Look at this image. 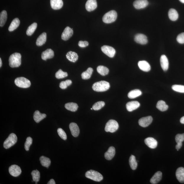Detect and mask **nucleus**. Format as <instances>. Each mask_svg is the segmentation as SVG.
<instances>
[{"instance_id": "obj_13", "label": "nucleus", "mask_w": 184, "mask_h": 184, "mask_svg": "<svg viewBox=\"0 0 184 184\" xmlns=\"http://www.w3.org/2000/svg\"><path fill=\"white\" fill-rule=\"evenodd\" d=\"M149 4L147 0H136L133 3L134 7L137 9L146 8Z\"/></svg>"}, {"instance_id": "obj_35", "label": "nucleus", "mask_w": 184, "mask_h": 184, "mask_svg": "<svg viewBox=\"0 0 184 184\" xmlns=\"http://www.w3.org/2000/svg\"><path fill=\"white\" fill-rule=\"evenodd\" d=\"M93 72V69L92 68H89L88 69L82 73L81 74L82 78L84 79H89L92 76V73Z\"/></svg>"}, {"instance_id": "obj_26", "label": "nucleus", "mask_w": 184, "mask_h": 184, "mask_svg": "<svg viewBox=\"0 0 184 184\" xmlns=\"http://www.w3.org/2000/svg\"><path fill=\"white\" fill-rule=\"evenodd\" d=\"M66 58L70 61L75 63L78 59V55L77 53L72 51L69 52L66 54Z\"/></svg>"}, {"instance_id": "obj_14", "label": "nucleus", "mask_w": 184, "mask_h": 184, "mask_svg": "<svg viewBox=\"0 0 184 184\" xmlns=\"http://www.w3.org/2000/svg\"><path fill=\"white\" fill-rule=\"evenodd\" d=\"M97 4L96 0H88L86 2L85 7L86 10L90 12L96 9Z\"/></svg>"}, {"instance_id": "obj_51", "label": "nucleus", "mask_w": 184, "mask_h": 184, "mask_svg": "<svg viewBox=\"0 0 184 184\" xmlns=\"http://www.w3.org/2000/svg\"><path fill=\"white\" fill-rule=\"evenodd\" d=\"M181 123L184 124V116L180 120Z\"/></svg>"}, {"instance_id": "obj_41", "label": "nucleus", "mask_w": 184, "mask_h": 184, "mask_svg": "<svg viewBox=\"0 0 184 184\" xmlns=\"http://www.w3.org/2000/svg\"><path fill=\"white\" fill-rule=\"evenodd\" d=\"M67 72H63L61 69L59 70L55 74V77L57 79L65 78L68 76Z\"/></svg>"}, {"instance_id": "obj_44", "label": "nucleus", "mask_w": 184, "mask_h": 184, "mask_svg": "<svg viewBox=\"0 0 184 184\" xmlns=\"http://www.w3.org/2000/svg\"><path fill=\"white\" fill-rule=\"evenodd\" d=\"M32 137H28L26 139L24 147H25V149L26 151L29 150L30 146L32 144Z\"/></svg>"}, {"instance_id": "obj_20", "label": "nucleus", "mask_w": 184, "mask_h": 184, "mask_svg": "<svg viewBox=\"0 0 184 184\" xmlns=\"http://www.w3.org/2000/svg\"><path fill=\"white\" fill-rule=\"evenodd\" d=\"M160 63L162 68L164 71L167 70L169 67V62L167 56L162 55L160 58Z\"/></svg>"}, {"instance_id": "obj_42", "label": "nucleus", "mask_w": 184, "mask_h": 184, "mask_svg": "<svg viewBox=\"0 0 184 184\" xmlns=\"http://www.w3.org/2000/svg\"><path fill=\"white\" fill-rule=\"evenodd\" d=\"M72 83V82L71 80H66L65 81H62L59 84V87L62 89H66L68 86H70Z\"/></svg>"}, {"instance_id": "obj_19", "label": "nucleus", "mask_w": 184, "mask_h": 184, "mask_svg": "<svg viewBox=\"0 0 184 184\" xmlns=\"http://www.w3.org/2000/svg\"><path fill=\"white\" fill-rule=\"evenodd\" d=\"M50 4L51 7L54 10L60 9L63 6L62 0H50Z\"/></svg>"}, {"instance_id": "obj_34", "label": "nucleus", "mask_w": 184, "mask_h": 184, "mask_svg": "<svg viewBox=\"0 0 184 184\" xmlns=\"http://www.w3.org/2000/svg\"><path fill=\"white\" fill-rule=\"evenodd\" d=\"M65 108L66 109L71 111L74 112L76 111L78 109V106L76 103L71 102L66 103L65 105Z\"/></svg>"}, {"instance_id": "obj_47", "label": "nucleus", "mask_w": 184, "mask_h": 184, "mask_svg": "<svg viewBox=\"0 0 184 184\" xmlns=\"http://www.w3.org/2000/svg\"><path fill=\"white\" fill-rule=\"evenodd\" d=\"M177 41L180 44L184 43V32L179 34L177 38Z\"/></svg>"}, {"instance_id": "obj_21", "label": "nucleus", "mask_w": 184, "mask_h": 184, "mask_svg": "<svg viewBox=\"0 0 184 184\" xmlns=\"http://www.w3.org/2000/svg\"><path fill=\"white\" fill-rule=\"evenodd\" d=\"M138 65L139 69L144 71L147 72L150 70V65L147 61H139Z\"/></svg>"}, {"instance_id": "obj_32", "label": "nucleus", "mask_w": 184, "mask_h": 184, "mask_svg": "<svg viewBox=\"0 0 184 184\" xmlns=\"http://www.w3.org/2000/svg\"><path fill=\"white\" fill-rule=\"evenodd\" d=\"M142 94L140 90L134 89L130 91L128 94V97L130 99H134L138 97Z\"/></svg>"}, {"instance_id": "obj_1", "label": "nucleus", "mask_w": 184, "mask_h": 184, "mask_svg": "<svg viewBox=\"0 0 184 184\" xmlns=\"http://www.w3.org/2000/svg\"><path fill=\"white\" fill-rule=\"evenodd\" d=\"M21 64V55L15 53L10 55L9 58V65L12 68L18 67Z\"/></svg>"}, {"instance_id": "obj_6", "label": "nucleus", "mask_w": 184, "mask_h": 184, "mask_svg": "<svg viewBox=\"0 0 184 184\" xmlns=\"http://www.w3.org/2000/svg\"><path fill=\"white\" fill-rule=\"evenodd\" d=\"M119 125L118 123L114 120H110L106 123L105 128L106 132L114 133L118 129Z\"/></svg>"}, {"instance_id": "obj_15", "label": "nucleus", "mask_w": 184, "mask_h": 184, "mask_svg": "<svg viewBox=\"0 0 184 184\" xmlns=\"http://www.w3.org/2000/svg\"><path fill=\"white\" fill-rule=\"evenodd\" d=\"M140 105V103L137 101L128 102L126 104V108L128 112H131L138 108Z\"/></svg>"}, {"instance_id": "obj_36", "label": "nucleus", "mask_w": 184, "mask_h": 184, "mask_svg": "<svg viewBox=\"0 0 184 184\" xmlns=\"http://www.w3.org/2000/svg\"><path fill=\"white\" fill-rule=\"evenodd\" d=\"M97 71L100 74L102 75V76H105V75L108 74L109 73V69L107 67L103 66H97Z\"/></svg>"}, {"instance_id": "obj_10", "label": "nucleus", "mask_w": 184, "mask_h": 184, "mask_svg": "<svg viewBox=\"0 0 184 184\" xmlns=\"http://www.w3.org/2000/svg\"><path fill=\"white\" fill-rule=\"evenodd\" d=\"M153 119L151 116L144 117L139 119V124L141 127L145 128L150 125Z\"/></svg>"}, {"instance_id": "obj_48", "label": "nucleus", "mask_w": 184, "mask_h": 184, "mask_svg": "<svg viewBox=\"0 0 184 184\" xmlns=\"http://www.w3.org/2000/svg\"><path fill=\"white\" fill-rule=\"evenodd\" d=\"M89 45V43L87 41H80L79 42L78 45L79 47L81 48H85Z\"/></svg>"}, {"instance_id": "obj_31", "label": "nucleus", "mask_w": 184, "mask_h": 184, "mask_svg": "<svg viewBox=\"0 0 184 184\" xmlns=\"http://www.w3.org/2000/svg\"><path fill=\"white\" fill-rule=\"evenodd\" d=\"M156 107L161 111L164 112L168 109V106L166 104L165 101L162 100H160L157 103Z\"/></svg>"}, {"instance_id": "obj_55", "label": "nucleus", "mask_w": 184, "mask_h": 184, "mask_svg": "<svg viewBox=\"0 0 184 184\" xmlns=\"http://www.w3.org/2000/svg\"><path fill=\"white\" fill-rule=\"evenodd\" d=\"M37 183H38V182H35V184H37Z\"/></svg>"}, {"instance_id": "obj_3", "label": "nucleus", "mask_w": 184, "mask_h": 184, "mask_svg": "<svg viewBox=\"0 0 184 184\" xmlns=\"http://www.w3.org/2000/svg\"><path fill=\"white\" fill-rule=\"evenodd\" d=\"M117 14L116 11L111 10L106 13L104 15L102 20L104 23L109 24L113 23L116 20Z\"/></svg>"}, {"instance_id": "obj_37", "label": "nucleus", "mask_w": 184, "mask_h": 184, "mask_svg": "<svg viewBox=\"0 0 184 184\" xmlns=\"http://www.w3.org/2000/svg\"><path fill=\"white\" fill-rule=\"evenodd\" d=\"M129 165L131 168L132 170H136L137 167V163L136 157L133 155H131L130 157L129 160Z\"/></svg>"}, {"instance_id": "obj_45", "label": "nucleus", "mask_w": 184, "mask_h": 184, "mask_svg": "<svg viewBox=\"0 0 184 184\" xmlns=\"http://www.w3.org/2000/svg\"><path fill=\"white\" fill-rule=\"evenodd\" d=\"M58 133L60 137L63 140H66L67 139V136L64 131L61 128H58L57 130Z\"/></svg>"}, {"instance_id": "obj_18", "label": "nucleus", "mask_w": 184, "mask_h": 184, "mask_svg": "<svg viewBox=\"0 0 184 184\" xmlns=\"http://www.w3.org/2000/svg\"><path fill=\"white\" fill-rule=\"evenodd\" d=\"M54 52L51 49H48L42 53V59L46 61L48 59L52 58L54 56Z\"/></svg>"}, {"instance_id": "obj_39", "label": "nucleus", "mask_w": 184, "mask_h": 184, "mask_svg": "<svg viewBox=\"0 0 184 184\" xmlns=\"http://www.w3.org/2000/svg\"><path fill=\"white\" fill-rule=\"evenodd\" d=\"M32 177L33 180L35 182H38L40 179V173L38 170H33L31 173Z\"/></svg>"}, {"instance_id": "obj_8", "label": "nucleus", "mask_w": 184, "mask_h": 184, "mask_svg": "<svg viewBox=\"0 0 184 184\" xmlns=\"http://www.w3.org/2000/svg\"><path fill=\"white\" fill-rule=\"evenodd\" d=\"M101 49L102 51L108 57L113 58L114 56L116 51L111 46L104 45L102 46Z\"/></svg>"}, {"instance_id": "obj_38", "label": "nucleus", "mask_w": 184, "mask_h": 184, "mask_svg": "<svg viewBox=\"0 0 184 184\" xmlns=\"http://www.w3.org/2000/svg\"><path fill=\"white\" fill-rule=\"evenodd\" d=\"M37 24L36 23H33L28 27L26 31V34L29 36L32 35L36 30L37 28Z\"/></svg>"}, {"instance_id": "obj_25", "label": "nucleus", "mask_w": 184, "mask_h": 184, "mask_svg": "<svg viewBox=\"0 0 184 184\" xmlns=\"http://www.w3.org/2000/svg\"><path fill=\"white\" fill-rule=\"evenodd\" d=\"M46 115L45 114H41L39 110H36L34 114V119L35 122L39 123L40 121L46 118Z\"/></svg>"}, {"instance_id": "obj_33", "label": "nucleus", "mask_w": 184, "mask_h": 184, "mask_svg": "<svg viewBox=\"0 0 184 184\" xmlns=\"http://www.w3.org/2000/svg\"><path fill=\"white\" fill-rule=\"evenodd\" d=\"M7 19V12L5 10H3L0 14V26L3 27L5 24Z\"/></svg>"}, {"instance_id": "obj_50", "label": "nucleus", "mask_w": 184, "mask_h": 184, "mask_svg": "<svg viewBox=\"0 0 184 184\" xmlns=\"http://www.w3.org/2000/svg\"><path fill=\"white\" fill-rule=\"evenodd\" d=\"M48 184H55L56 183H55V181L54 179H51L47 183Z\"/></svg>"}, {"instance_id": "obj_16", "label": "nucleus", "mask_w": 184, "mask_h": 184, "mask_svg": "<svg viewBox=\"0 0 184 184\" xmlns=\"http://www.w3.org/2000/svg\"><path fill=\"white\" fill-rule=\"evenodd\" d=\"M145 143L148 147L152 149H154L158 145L157 141L152 137H150L146 138L145 140Z\"/></svg>"}, {"instance_id": "obj_28", "label": "nucleus", "mask_w": 184, "mask_h": 184, "mask_svg": "<svg viewBox=\"0 0 184 184\" xmlns=\"http://www.w3.org/2000/svg\"><path fill=\"white\" fill-rule=\"evenodd\" d=\"M20 23V22L19 20L17 18H16L13 19L12 23H11L9 27L8 28L9 31L12 32V31L16 30L19 26Z\"/></svg>"}, {"instance_id": "obj_52", "label": "nucleus", "mask_w": 184, "mask_h": 184, "mask_svg": "<svg viewBox=\"0 0 184 184\" xmlns=\"http://www.w3.org/2000/svg\"><path fill=\"white\" fill-rule=\"evenodd\" d=\"M2 65V62L1 58H0V67H1Z\"/></svg>"}, {"instance_id": "obj_2", "label": "nucleus", "mask_w": 184, "mask_h": 184, "mask_svg": "<svg viewBox=\"0 0 184 184\" xmlns=\"http://www.w3.org/2000/svg\"><path fill=\"white\" fill-rule=\"evenodd\" d=\"M110 83L105 81H101L95 83L92 85L93 89L97 92H104L109 89Z\"/></svg>"}, {"instance_id": "obj_23", "label": "nucleus", "mask_w": 184, "mask_h": 184, "mask_svg": "<svg viewBox=\"0 0 184 184\" xmlns=\"http://www.w3.org/2000/svg\"><path fill=\"white\" fill-rule=\"evenodd\" d=\"M162 178V173L160 171L157 172L150 180V182L152 184L158 183Z\"/></svg>"}, {"instance_id": "obj_43", "label": "nucleus", "mask_w": 184, "mask_h": 184, "mask_svg": "<svg viewBox=\"0 0 184 184\" xmlns=\"http://www.w3.org/2000/svg\"><path fill=\"white\" fill-rule=\"evenodd\" d=\"M172 88L175 91L184 93V86L175 85L172 86Z\"/></svg>"}, {"instance_id": "obj_12", "label": "nucleus", "mask_w": 184, "mask_h": 184, "mask_svg": "<svg viewBox=\"0 0 184 184\" xmlns=\"http://www.w3.org/2000/svg\"><path fill=\"white\" fill-rule=\"evenodd\" d=\"M134 40L136 43L141 44H146L148 43L147 37L143 34H137L135 35Z\"/></svg>"}, {"instance_id": "obj_46", "label": "nucleus", "mask_w": 184, "mask_h": 184, "mask_svg": "<svg viewBox=\"0 0 184 184\" xmlns=\"http://www.w3.org/2000/svg\"><path fill=\"white\" fill-rule=\"evenodd\" d=\"M175 140L177 143H182L184 141V133L177 134L175 137Z\"/></svg>"}, {"instance_id": "obj_30", "label": "nucleus", "mask_w": 184, "mask_h": 184, "mask_svg": "<svg viewBox=\"0 0 184 184\" xmlns=\"http://www.w3.org/2000/svg\"><path fill=\"white\" fill-rule=\"evenodd\" d=\"M40 160L41 165L43 167L48 168L51 165V161L50 159L47 157L42 156L40 157Z\"/></svg>"}, {"instance_id": "obj_11", "label": "nucleus", "mask_w": 184, "mask_h": 184, "mask_svg": "<svg viewBox=\"0 0 184 184\" xmlns=\"http://www.w3.org/2000/svg\"><path fill=\"white\" fill-rule=\"evenodd\" d=\"M74 33L72 29L69 27H66L64 30L61 35V39L63 40L66 41L72 37Z\"/></svg>"}, {"instance_id": "obj_17", "label": "nucleus", "mask_w": 184, "mask_h": 184, "mask_svg": "<svg viewBox=\"0 0 184 184\" xmlns=\"http://www.w3.org/2000/svg\"><path fill=\"white\" fill-rule=\"evenodd\" d=\"M69 128L73 136L77 137L79 136V129L76 123H71L69 125Z\"/></svg>"}, {"instance_id": "obj_54", "label": "nucleus", "mask_w": 184, "mask_h": 184, "mask_svg": "<svg viewBox=\"0 0 184 184\" xmlns=\"http://www.w3.org/2000/svg\"><path fill=\"white\" fill-rule=\"evenodd\" d=\"M93 109L92 108H91V110H92Z\"/></svg>"}, {"instance_id": "obj_29", "label": "nucleus", "mask_w": 184, "mask_h": 184, "mask_svg": "<svg viewBox=\"0 0 184 184\" xmlns=\"http://www.w3.org/2000/svg\"><path fill=\"white\" fill-rule=\"evenodd\" d=\"M168 14L169 18L172 21H175L178 19V13L175 9H170L168 12Z\"/></svg>"}, {"instance_id": "obj_7", "label": "nucleus", "mask_w": 184, "mask_h": 184, "mask_svg": "<svg viewBox=\"0 0 184 184\" xmlns=\"http://www.w3.org/2000/svg\"><path fill=\"white\" fill-rule=\"evenodd\" d=\"M14 82L18 87L22 88H27L31 85L30 81L24 77H18L15 80Z\"/></svg>"}, {"instance_id": "obj_53", "label": "nucleus", "mask_w": 184, "mask_h": 184, "mask_svg": "<svg viewBox=\"0 0 184 184\" xmlns=\"http://www.w3.org/2000/svg\"><path fill=\"white\" fill-rule=\"evenodd\" d=\"M182 3L184 4V0H179Z\"/></svg>"}, {"instance_id": "obj_40", "label": "nucleus", "mask_w": 184, "mask_h": 184, "mask_svg": "<svg viewBox=\"0 0 184 184\" xmlns=\"http://www.w3.org/2000/svg\"><path fill=\"white\" fill-rule=\"evenodd\" d=\"M105 105V102L99 101L95 103L92 106L93 109L95 110H98L101 109Z\"/></svg>"}, {"instance_id": "obj_5", "label": "nucleus", "mask_w": 184, "mask_h": 184, "mask_svg": "<svg viewBox=\"0 0 184 184\" xmlns=\"http://www.w3.org/2000/svg\"><path fill=\"white\" fill-rule=\"evenodd\" d=\"M17 137L13 133L10 134L4 143V147L6 149H9L15 144L17 141Z\"/></svg>"}, {"instance_id": "obj_27", "label": "nucleus", "mask_w": 184, "mask_h": 184, "mask_svg": "<svg viewBox=\"0 0 184 184\" xmlns=\"http://www.w3.org/2000/svg\"><path fill=\"white\" fill-rule=\"evenodd\" d=\"M46 34L43 32L40 35L36 41V45L38 46H41L45 43L46 40Z\"/></svg>"}, {"instance_id": "obj_9", "label": "nucleus", "mask_w": 184, "mask_h": 184, "mask_svg": "<svg viewBox=\"0 0 184 184\" xmlns=\"http://www.w3.org/2000/svg\"><path fill=\"white\" fill-rule=\"evenodd\" d=\"M9 171L11 175L14 177L19 176L22 172L21 168L16 165L11 166L9 168Z\"/></svg>"}, {"instance_id": "obj_4", "label": "nucleus", "mask_w": 184, "mask_h": 184, "mask_svg": "<svg viewBox=\"0 0 184 184\" xmlns=\"http://www.w3.org/2000/svg\"><path fill=\"white\" fill-rule=\"evenodd\" d=\"M86 178L91 180L100 182L103 180V177L99 172L95 170H90L86 172L85 174Z\"/></svg>"}, {"instance_id": "obj_24", "label": "nucleus", "mask_w": 184, "mask_h": 184, "mask_svg": "<svg viewBox=\"0 0 184 184\" xmlns=\"http://www.w3.org/2000/svg\"><path fill=\"white\" fill-rule=\"evenodd\" d=\"M115 149L113 147H110L108 149L107 152L105 154V158L108 160L112 159L115 156Z\"/></svg>"}, {"instance_id": "obj_49", "label": "nucleus", "mask_w": 184, "mask_h": 184, "mask_svg": "<svg viewBox=\"0 0 184 184\" xmlns=\"http://www.w3.org/2000/svg\"><path fill=\"white\" fill-rule=\"evenodd\" d=\"M182 143H178L176 146V148L177 151H178L182 146Z\"/></svg>"}, {"instance_id": "obj_22", "label": "nucleus", "mask_w": 184, "mask_h": 184, "mask_svg": "<svg viewBox=\"0 0 184 184\" xmlns=\"http://www.w3.org/2000/svg\"><path fill=\"white\" fill-rule=\"evenodd\" d=\"M176 176L177 180L181 183H184V168L179 167L176 172Z\"/></svg>"}]
</instances>
